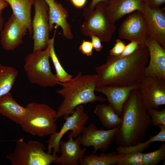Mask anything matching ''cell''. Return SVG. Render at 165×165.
Instances as JSON below:
<instances>
[{"label":"cell","mask_w":165,"mask_h":165,"mask_svg":"<svg viewBox=\"0 0 165 165\" xmlns=\"http://www.w3.org/2000/svg\"><path fill=\"white\" fill-rule=\"evenodd\" d=\"M149 59L147 46H139L131 55L117 57L108 55L105 64L96 67L97 87L139 86Z\"/></svg>","instance_id":"6da1fadb"},{"label":"cell","mask_w":165,"mask_h":165,"mask_svg":"<svg viewBox=\"0 0 165 165\" xmlns=\"http://www.w3.org/2000/svg\"><path fill=\"white\" fill-rule=\"evenodd\" d=\"M121 117L122 123L115 139L118 146L129 147L142 142L152 123L138 89L131 91Z\"/></svg>","instance_id":"7a4b0ae2"},{"label":"cell","mask_w":165,"mask_h":165,"mask_svg":"<svg viewBox=\"0 0 165 165\" xmlns=\"http://www.w3.org/2000/svg\"><path fill=\"white\" fill-rule=\"evenodd\" d=\"M97 80L96 74L83 75L79 72L70 79L59 82L58 85L62 88L56 92L62 97L63 101L57 108L56 120L63 116L64 117L72 114L80 105L105 101V98L95 94Z\"/></svg>","instance_id":"3957f363"},{"label":"cell","mask_w":165,"mask_h":165,"mask_svg":"<svg viewBox=\"0 0 165 165\" xmlns=\"http://www.w3.org/2000/svg\"><path fill=\"white\" fill-rule=\"evenodd\" d=\"M25 118L19 125L25 132L43 137L57 131L55 123L57 111L49 105L31 102L26 107Z\"/></svg>","instance_id":"277c9868"},{"label":"cell","mask_w":165,"mask_h":165,"mask_svg":"<svg viewBox=\"0 0 165 165\" xmlns=\"http://www.w3.org/2000/svg\"><path fill=\"white\" fill-rule=\"evenodd\" d=\"M24 139L16 140L14 151L6 155L12 165H49L58 156L45 152V146L39 141L31 140L25 142Z\"/></svg>","instance_id":"5b68a950"},{"label":"cell","mask_w":165,"mask_h":165,"mask_svg":"<svg viewBox=\"0 0 165 165\" xmlns=\"http://www.w3.org/2000/svg\"><path fill=\"white\" fill-rule=\"evenodd\" d=\"M49 58L47 47L26 56L24 69L30 83L43 87H53L58 84L59 82L51 71Z\"/></svg>","instance_id":"8992f818"},{"label":"cell","mask_w":165,"mask_h":165,"mask_svg":"<svg viewBox=\"0 0 165 165\" xmlns=\"http://www.w3.org/2000/svg\"><path fill=\"white\" fill-rule=\"evenodd\" d=\"M105 3L101 2L96 5L93 11L84 8L83 13L84 21L80 30L85 36L96 35L101 42H107L112 39L116 27L108 19L105 11Z\"/></svg>","instance_id":"52a82bcc"},{"label":"cell","mask_w":165,"mask_h":165,"mask_svg":"<svg viewBox=\"0 0 165 165\" xmlns=\"http://www.w3.org/2000/svg\"><path fill=\"white\" fill-rule=\"evenodd\" d=\"M89 118L82 105H78L70 116L64 117L65 121L60 131H56L50 135V138L47 141V153L51 154L53 149V154L60 153V142L64 134L68 131H72L74 138H76L82 133Z\"/></svg>","instance_id":"ba28073f"},{"label":"cell","mask_w":165,"mask_h":165,"mask_svg":"<svg viewBox=\"0 0 165 165\" xmlns=\"http://www.w3.org/2000/svg\"><path fill=\"white\" fill-rule=\"evenodd\" d=\"M35 13L32 21L34 45L32 52L42 50L47 46L49 38V6L45 0H35Z\"/></svg>","instance_id":"9c48e42d"},{"label":"cell","mask_w":165,"mask_h":165,"mask_svg":"<svg viewBox=\"0 0 165 165\" xmlns=\"http://www.w3.org/2000/svg\"><path fill=\"white\" fill-rule=\"evenodd\" d=\"M120 39L135 41L139 46H146L149 36L147 27L142 13L136 11L130 14L119 29Z\"/></svg>","instance_id":"30bf717a"},{"label":"cell","mask_w":165,"mask_h":165,"mask_svg":"<svg viewBox=\"0 0 165 165\" xmlns=\"http://www.w3.org/2000/svg\"><path fill=\"white\" fill-rule=\"evenodd\" d=\"M144 105L147 110L157 109L165 104V80L144 76L138 89Z\"/></svg>","instance_id":"8fae6325"},{"label":"cell","mask_w":165,"mask_h":165,"mask_svg":"<svg viewBox=\"0 0 165 165\" xmlns=\"http://www.w3.org/2000/svg\"><path fill=\"white\" fill-rule=\"evenodd\" d=\"M120 126L107 130L98 129L96 125L90 123L87 127H83L79 141L83 147L93 146V153L100 150L103 152L108 150L111 144L115 140Z\"/></svg>","instance_id":"7c38bea8"},{"label":"cell","mask_w":165,"mask_h":165,"mask_svg":"<svg viewBox=\"0 0 165 165\" xmlns=\"http://www.w3.org/2000/svg\"><path fill=\"white\" fill-rule=\"evenodd\" d=\"M28 31L27 26L19 22L12 14L0 32L2 48L7 51L16 49L23 42V38Z\"/></svg>","instance_id":"4fadbf2b"},{"label":"cell","mask_w":165,"mask_h":165,"mask_svg":"<svg viewBox=\"0 0 165 165\" xmlns=\"http://www.w3.org/2000/svg\"><path fill=\"white\" fill-rule=\"evenodd\" d=\"M146 23L149 36L165 49V13L163 9H152L144 4L141 12Z\"/></svg>","instance_id":"5bb4252c"},{"label":"cell","mask_w":165,"mask_h":165,"mask_svg":"<svg viewBox=\"0 0 165 165\" xmlns=\"http://www.w3.org/2000/svg\"><path fill=\"white\" fill-rule=\"evenodd\" d=\"M146 46L149 51V63L146 67L144 76L165 80V50L156 40L149 36Z\"/></svg>","instance_id":"9a60e30c"},{"label":"cell","mask_w":165,"mask_h":165,"mask_svg":"<svg viewBox=\"0 0 165 165\" xmlns=\"http://www.w3.org/2000/svg\"><path fill=\"white\" fill-rule=\"evenodd\" d=\"M79 135L75 140L73 139L72 132L68 133L67 141L61 140L60 142V152L61 155L53 161L54 164L60 165H79V161L82 159L87 150L86 148H82L79 141Z\"/></svg>","instance_id":"2e32d148"},{"label":"cell","mask_w":165,"mask_h":165,"mask_svg":"<svg viewBox=\"0 0 165 165\" xmlns=\"http://www.w3.org/2000/svg\"><path fill=\"white\" fill-rule=\"evenodd\" d=\"M144 5L142 0H108L105 11L110 22L115 24L127 14L136 11L141 12Z\"/></svg>","instance_id":"e0dca14e"},{"label":"cell","mask_w":165,"mask_h":165,"mask_svg":"<svg viewBox=\"0 0 165 165\" xmlns=\"http://www.w3.org/2000/svg\"><path fill=\"white\" fill-rule=\"evenodd\" d=\"M49 6L48 20L50 31L53 29L60 27L62 29L63 36L66 39L71 40L73 38L71 26L67 22L69 16L68 11L60 3L54 0H45Z\"/></svg>","instance_id":"ac0fdd59"},{"label":"cell","mask_w":165,"mask_h":165,"mask_svg":"<svg viewBox=\"0 0 165 165\" xmlns=\"http://www.w3.org/2000/svg\"><path fill=\"white\" fill-rule=\"evenodd\" d=\"M139 86L127 87L105 86L96 87L95 91L104 94L106 100L119 116H121L123 106L131 91Z\"/></svg>","instance_id":"d6986e66"},{"label":"cell","mask_w":165,"mask_h":165,"mask_svg":"<svg viewBox=\"0 0 165 165\" xmlns=\"http://www.w3.org/2000/svg\"><path fill=\"white\" fill-rule=\"evenodd\" d=\"M26 108L19 104L9 92L0 97V114L20 124L26 116Z\"/></svg>","instance_id":"ffe728a7"},{"label":"cell","mask_w":165,"mask_h":165,"mask_svg":"<svg viewBox=\"0 0 165 165\" xmlns=\"http://www.w3.org/2000/svg\"><path fill=\"white\" fill-rule=\"evenodd\" d=\"M35 0H5L11 7L16 20L25 25L30 35L32 34L31 12Z\"/></svg>","instance_id":"44dd1931"},{"label":"cell","mask_w":165,"mask_h":165,"mask_svg":"<svg viewBox=\"0 0 165 165\" xmlns=\"http://www.w3.org/2000/svg\"><path fill=\"white\" fill-rule=\"evenodd\" d=\"M93 112L98 117L101 124L108 129L117 127L122 123L121 118L109 104H97Z\"/></svg>","instance_id":"7402d4cb"},{"label":"cell","mask_w":165,"mask_h":165,"mask_svg":"<svg viewBox=\"0 0 165 165\" xmlns=\"http://www.w3.org/2000/svg\"><path fill=\"white\" fill-rule=\"evenodd\" d=\"M123 155L115 152L106 154L102 152L99 155L93 153L84 156L79 162L81 165H115Z\"/></svg>","instance_id":"603a6c76"},{"label":"cell","mask_w":165,"mask_h":165,"mask_svg":"<svg viewBox=\"0 0 165 165\" xmlns=\"http://www.w3.org/2000/svg\"><path fill=\"white\" fill-rule=\"evenodd\" d=\"M18 74L12 66L0 64V97L10 92Z\"/></svg>","instance_id":"cb8c5ba5"},{"label":"cell","mask_w":165,"mask_h":165,"mask_svg":"<svg viewBox=\"0 0 165 165\" xmlns=\"http://www.w3.org/2000/svg\"><path fill=\"white\" fill-rule=\"evenodd\" d=\"M160 129L159 133L154 136H151L146 141L137 145L129 147L118 146L116 149L117 152L121 154L135 152H141L147 149L150 143L156 141H165V126H158Z\"/></svg>","instance_id":"d4e9b609"},{"label":"cell","mask_w":165,"mask_h":165,"mask_svg":"<svg viewBox=\"0 0 165 165\" xmlns=\"http://www.w3.org/2000/svg\"><path fill=\"white\" fill-rule=\"evenodd\" d=\"M53 37L50 39L47 47L49 55L52 61L56 71V78L59 82H63L70 79L72 77L64 69L55 53L54 48V40L56 31Z\"/></svg>","instance_id":"484cf974"},{"label":"cell","mask_w":165,"mask_h":165,"mask_svg":"<svg viewBox=\"0 0 165 165\" xmlns=\"http://www.w3.org/2000/svg\"><path fill=\"white\" fill-rule=\"evenodd\" d=\"M165 159V144L162 145L157 150L143 154V165H156Z\"/></svg>","instance_id":"4316f807"},{"label":"cell","mask_w":165,"mask_h":165,"mask_svg":"<svg viewBox=\"0 0 165 165\" xmlns=\"http://www.w3.org/2000/svg\"><path fill=\"white\" fill-rule=\"evenodd\" d=\"M143 154L141 152L124 154L117 162V165H143Z\"/></svg>","instance_id":"83f0119b"},{"label":"cell","mask_w":165,"mask_h":165,"mask_svg":"<svg viewBox=\"0 0 165 165\" xmlns=\"http://www.w3.org/2000/svg\"><path fill=\"white\" fill-rule=\"evenodd\" d=\"M147 112L151 119L152 126H165V108L160 111L155 108H150L147 110Z\"/></svg>","instance_id":"f1b7e54d"},{"label":"cell","mask_w":165,"mask_h":165,"mask_svg":"<svg viewBox=\"0 0 165 165\" xmlns=\"http://www.w3.org/2000/svg\"><path fill=\"white\" fill-rule=\"evenodd\" d=\"M139 45L138 42L132 41L126 45L125 49L123 53L117 57H125L129 56L133 53L138 48Z\"/></svg>","instance_id":"f546056e"},{"label":"cell","mask_w":165,"mask_h":165,"mask_svg":"<svg viewBox=\"0 0 165 165\" xmlns=\"http://www.w3.org/2000/svg\"><path fill=\"white\" fill-rule=\"evenodd\" d=\"M126 45L124 42L119 39H116L114 46L109 51V55L114 57L119 56L124 51Z\"/></svg>","instance_id":"4dcf8cb0"},{"label":"cell","mask_w":165,"mask_h":165,"mask_svg":"<svg viewBox=\"0 0 165 165\" xmlns=\"http://www.w3.org/2000/svg\"><path fill=\"white\" fill-rule=\"evenodd\" d=\"M93 47L90 41L83 40L79 47V51L83 54L87 56H92Z\"/></svg>","instance_id":"1f68e13d"},{"label":"cell","mask_w":165,"mask_h":165,"mask_svg":"<svg viewBox=\"0 0 165 165\" xmlns=\"http://www.w3.org/2000/svg\"><path fill=\"white\" fill-rule=\"evenodd\" d=\"M144 4L152 9H159L165 2V0H142Z\"/></svg>","instance_id":"d6a6232c"},{"label":"cell","mask_w":165,"mask_h":165,"mask_svg":"<svg viewBox=\"0 0 165 165\" xmlns=\"http://www.w3.org/2000/svg\"><path fill=\"white\" fill-rule=\"evenodd\" d=\"M90 37L91 39V42L92 44L93 49L96 51H101L103 48V46L101 43V40L97 36L92 35Z\"/></svg>","instance_id":"836d02e7"},{"label":"cell","mask_w":165,"mask_h":165,"mask_svg":"<svg viewBox=\"0 0 165 165\" xmlns=\"http://www.w3.org/2000/svg\"><path fill=\"white\" fill-rule=\"evenodd\" d=\"M71 3L75 7L82 8L85 5L87 0H69Z\"/></svg>","instance_id":"e575fe53"},{"label":"cell","mask_w":165,"mask_h":165,"mask_svg":"<svg viewBox=\"0 0 165 165\" xmlns=\"http://www.w3.org/2000/svg\"><path fill=\"white\" fill-rule=\"evenodd\" d=\"M108 0H92L87 8L91 11L94 10L96 5L100 2H103L106 4Z\"/></svg>","instance_id":"d590c367"},{"label":"cell","mask_w":165,"mask_h":165,"mask_svg":"<svg viewBox=\"0 0 165 165\" xmlns=\"http://www.w3.org/2000/svg\"><path fill=\"white\" fill-rule=\"evenodd\" d=\"M8 5V4L6 2L0 1V11L3 10Z\"/></svg>","instance_id":"8d00e7d4"},{"label":"cell","mask_w":165,"mask_h":165,"mask_svg":"<svg viewBox=\"0 0 165 165\" xmlns=\"http://www.w3.org/2000/svg\"><path fill=\"white\" fill-rule=\"evenodd\" d=\"M2 10L0 11V33L3 29V19L2 16Z\"/></svg>","instance_id":"74e56055"},{"label":"cell","mask_w":165,"mask_h":165,"mask_svg":"<svg viewBox=\"0 0 165 165\" xmlns=\"http://www.w3.org/2000/svg\"><path fill=\"white\" fill-rule=\"evenodd\" d=\"M1 1H5V0H0Z\"/></svg>","instance_id":"f35d334b"},{"label":"cell","mask_w":165,"mask_h":165,"mask_svg":"<svg viewBox=\"0 0 165 165\" xmlns=\"http://www.w3.org/2000/svg\"><path fill=\"white\" fill-rule=\"evenodd\" d=\"M54 0L56 1H57V0Z\"/></svg>","instance_id":"ab89813d"}]
</instances>
